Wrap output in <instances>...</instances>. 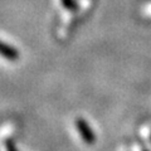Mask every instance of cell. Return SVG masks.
Wrapping results in <instances>:
<instances>
[{"instance_id":"3957f363","label":"cell","mask_w":151,"mask_h":151,"mask_svg":"<svg viewBox=\"0 0 151 151\" xmlns=\"http://www.w3.org/2000/svg\"><path fill=\"white\" fill-rule=\"evenodd\" d=\"M6 149H8V151H18L12 141H8V142H6Z\"/></svg>"},{"instance_id":"7a4b0ae2","label":"cell","mask_w":151,"mask_h":151,"mask_svg":"<svg viewBox=\"0 0 151 151\" xmlns=\"http://www.w3.org/2000/svg\"><path fill=\"white\" fill-rule=\"evenodd\" d=\"M0 54L10 60H15L19 58V53L15 48H13V47L8 45L5 43H1V42H0Z\"/></svg>"},{"instance_id":"6da1fadb","label":"cell","mask_w":151,"mask_h":151,"mask_svg":"<svg viewBox=\"0 0 151 151\" xmlns=\"http://www.w3.org/2000/svg\"><path fill=\"white\" fill-rule=\"evenodd\" d=\"M76 126H77V130L81 135V137L83 139V141L87 145H93L94 141H96V136H94L92 129L88 126V124L83 119H78L76 120Z\"/></svg>"}]
</instances>
